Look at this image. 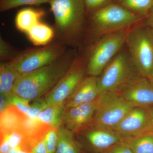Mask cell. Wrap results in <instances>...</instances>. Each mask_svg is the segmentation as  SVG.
<instances>
[{
	"instance_id": "obj_1",
	"label": "cell",
	"mask_w": 153,
	"mask_h": 153,
	"mask_svg": "<svg viewBox=\"0 0 153 153\" xmlns=\"http://www.w3.org/2000/svg\"><path fill=\"white\" fill-rule=\"evenodd\" d=\"M77 53V49L68 48L52 63L20 75L16 79L12 91L19 97L29 100L46 95L66 74Z\"/></svg>"
},
{
	"instance_id": "obj_2",
	"label": "cell",
	"mask_w": 153,
	"mask_h": 153,
	"mask_svg": "<svg viewBox=\"0 0 153 153\" xmlns=\"http://www.w3.org/2000/svg\"><path fill=\"white\" fill-rule=\"evenodd\" d=\"M49 4L55 19V40L79 49L87 22L84 0H51Z\"/></svg>"
},
{
	"instance_id": "obj_3",
	"label": "cell",
	"mask_w": 153,
	"mask_h": 153,
	"mask_svg": "<svg viewBox=\"0 0 153 153\" xmlns=\"http://www.w3.org/2000/svg\"><path fill=\"white\" fill-rule=\"evenodd\" d=\"M145 19L113 2L88 16L82 50L105 35L127 30Z\"/></svg>"
},
{
	"instance_id": "obj_4",
	"label": "cell",
	"mask_w": 153,
	"mask_h": 153,
	"mask_svg": "<svg viewBox=\"0 0 153 153\" xmlns=\"http://www.w3.org/2000/svg\"><path fill=\"white\" fill-rule=\"evenodd\" d=\"M102 36L78 52L85 56L88 76H98L125 45L130 29Z\"/></svg>"
},
{
	"instance_id": "obj_5",
	"label": "cell",
	"mask_w": 153,
	"mask_h": 153,
	"mask_svg": "<svg viewBox=\"0 0 153 153\" xmlns=\"http://www.w3.org/2000/svg\"><path fill=\"white\" fill-rule=\"evenodd\" d=\"M144 20L130 29L125 45L137 71L149 80L153 73V32Z\"/></svg>"
},
{
	"instance_id": "obj_6",
	"label": "cell",
	"mask_w": 153,
	"mask_h": 153,
	"mask_svg": "<svg viewBox=\"0 0 153 153\" xmlns=\"http://www.w3.org/2000/svg\"><path fill=\"white\" fill-rule=\"evenodd\" d=\"M139 75L127 49H122L97 76L99 95L118 92Z\"/></svg>"
},
{
	"instance_id": "obj_7",
	"label": "cell",
	"mask_w": 153,
	"mask_h": 153,
	"mask_svg": "<svg viewBox=\"0 0 153 153\" xmlns=\"http://www.w3.org/2000/svg\"><path fill=\"white\" fill-rule=\"evenodd\" d=\"M68 48L65 44L55 39L46 46L20 51L18 56L10 63L20 76L52 63Z\"/></svg>"
},
{
	"instance_id": "obj_8",
	"label": "cell",
	"mask_w": 153,
	"mask_h": 153,
	"mask_svg": "<svg viewBox=\"0 0 153 153\" xmlns=\"http://www.w3.org/2000/svg\"><path fill=\"white\" fill-rule=\"evenodd\" d=\"M134 107L118 92L102 94L98 97V104L91 126L95 128L113 130Z\"/></svg>"
},
{
	"instance_id": "obj_9",
	"label": "cell",
	"mask_w": 153,
	"mask_h": 153,
	"mask_svg": "<svg viewBox=\"0 0 153 153\" xmlns=\"http://www.w3.org/2000/svg\"><path fill=\"white\" fill-rule=\"evenodd\" d=\"M86 76L87 66L85 56L78 52L66 74L46 94L45 100L48 106L66 101Z\"/></svg>"
},
{
	"instance_id": "obj_10",
	"label": "cell",
	"mask_w": 153,
	"mask_h": 153,
	"mask_svg": "<svg viewBox=\"0 0 153 153\" xmlns=\"http://www.w3.org/2000/svg\"><path fill=\"white\" fill-rule=\"evenodd\" d=\"M113 130L121 137L139 135L153 131L148 108L134 107Z\"/></svg>"
},
{
	"instance_id": "obj_11",
	"label": "cell",
	"mask_w": 153,
	"mask_h": 153,
	"mask_svg": "<svg viewBox=\"0 0 153 153\" xmlns=\"http://www.w3.org/2000/svg\"><path fill=\"white\" fill-rule=\"evenodd\" d=\"M118 92L134 106L146 108L153 106V85L141 75L134 78Z\"/></svg>"
},
{
	"instance_id": "obj_12",
	"label": "cell",
	"mask_w": 153,
	"mask_h": 153,
	"mask_svg": "<svg viewBox=\"0 0 153 153\" xmlns=\"http://www.w3.org/2000/svg\"><path fill=\"white\" fill-rule=\"evenodd\" d=\"M97 104L98 98L89 103L66 108L63 125L73 132L91 126Z\"/></svg>"
},
{
	"instance_id": "obj_13",
	"label": "cell",
	"mask_w": 153,
	"mask_h": 153,
	"mask_svg": "<svg viewBox=\"0 0 153 153\" xmlns=\"http://www.w3.org/2000/svg\"><path fill=\"white\" fill-rule=\"evenodd\" d=\"M85 141L96 153H101L120 143L122 137L113 129L92 128L85 134Z\"/></svg>"
},
{
	"instance_id": "obj_14",
	"label": "cell",
	"mask_w": 153,
	"mask_h": 153,
	"mask_svg": "<svg viewBox=\"0 0 153 153\" xmlns=\"http://www.w3.org/2000/svg\"><path fill=\"white\" fill-rule=\"evenodd\" d=\"M99 95L97 76L87 75L66 100V108L91 102Z\"/></svg>"
},
{
	"instance_id": "obj_15",
	"label": "cell",
	"mask_w": 153,
	"mask_h": 153,
	"mask_svg": "<svg viewBox=\"0 0 153 153\" xmlns=\"http://www.w3.org/2000/svg\"><path fill=\"white\" fill-rule=\"evenodd\" d=\"M28 117L16 107L10 105L1 114V133L9 134L21 128Z\"/></svg>"
},
{
	"instance_id": "obj_16",
	"label": "cell",
	"mask_w": 153,
	"mask_h": 153,
	"mask_svg": "<svg viewBox=\"0 0 153 153\" xmlns=\"http://www.w3.org/2000/svg\"><path fill=\"white\" fill-rule=\"evenodd\" d=\"M46 14L41 9L33 8L22 9L17 13L15 18V25L19 31L27 34L33 27L41 22Z\"/></svg>"
},
{
	"instance_id": "obj_17",
	"label": "cell",
	"mask_w": 153,
	"mask_h": 153,
	"mask_svg": "<svg viewBox=\"0 0 153 153\" xmlns=\"http://www.w3.org/2000/svg\"><path fill=\"white\" fill-rule=\"evenodd\" d=\"M120 143L133 153H153V131L139 135L122 137Z\"/></svg>"
},
{
	"instance_id": "obj_18",
	"label": "cell",
	"mask_w": 153,
	"mask_h": 153,
	"mask_svg": "<svg viewBox=\"0 0 153 153\" xmlns=\"http://www.w3.org/2000/svg\"><path fill=\"white\" fill-rule=\"evenodd\" d=\"M66 109V101L49 105L39 114L37 119L50 127L59 128L63 125Z\"/></svg>"
},
{
	"instance_id": "obj_19",
	"label": "cell",
	"mask_w": 153,
	"mask_h": 153,
	"mask_svg": "<svg viewBox=\"0 0 153 153\" xmlns=\"http://www.w3.org/2000/svg\"><path fill=\"white\" fill-rule=\"evenodd\" d=\"M32 44L36 47H43L48 45L55 40L54 28L41 22L35 25L27 33Z\"/></svg>"
},
{
	"instance_id": "obj_20",
	"label": "cell",
	"mask_w": 153,
	"mask_h": 153,
	"mask_svg": "<svg viewBox=\"0 0 153 153\" xmlns=\"http://www.w3.org/2000/svg\"><path fill=\"white\" fill-rule=\"evenodd\" d=\"M55 153H82L74 139L73 132L63 125L58 128V141Z\"/></svg>"
},
{
	"instance_id": "obj_21",
	"label": "cell",
	"mask_w": 153,
	"mask_h": 153,
	"mask_svg": "<svg viewBox=\"0 0 153 153\" xmlns=\"http://www.w3.org/2000/svg\"><path fill=\"white\" fill-rule=\"evenodd\" d=\"M19 74L10 62H1L0 94L7 95L12 91L14 83Z\"/></svg>"
},
{
	"instance_id": "obj_22",
	"label": "cell",
	"mask_w": 153,
	"mask_h": 153,
	"mask_svg": "<svg viewBox=\"0 0 153 153\" xmlns=\"http://www.w3.org/2000/svg\"><path fill=\"white\" fill-rule=\"evenodd\" d=\"M113 2L145 19L153 7V0H114Z\"/></svg>"
},
{
	"instance_id": "obj_23",
	"label": "cell",
	"mask_w": 153,
	"mask_h": 153,
	"mask_svg": "<svg viewBox=\"0 0 153 153\" xmlns=\"http://www.w3.org/2000/svg\"><path fill=\"white\" fill-rule=\"evenodd\" d=\"M51 0H0V11L9 10L25 5H38L49 3Z\"/></svg>"
},
{
	"instance_id": "obj_24",
	"label": "cell",
	"mask_w": 153,
	"mask_h": 153,
	"mask_svg": "<svg viewBox=\"0 0 153 153\" xmlns=\"http://www.w3.org/2000/svg\"><path fill=\"white\" fill-rule=\"evenodd\" d=\"M20 51L0 37V60L7 63L13 60L19 55Z\"/></svg>"
},
{
	"instance_id": "obj_25",
	"label": "cell",
	"mask_w": 153,
	"mask_h": 153,
	"mask_svg": "<svg viewBox=\"0 0 153 153\" xmlns=\"http://www.w3.org/2000/svg\"><path fill=\"white\" fill-rule=\"evenodd\" d=\"M59 128H50L44 135V140L49 153H55L58 141Z\"/></svg>"
},
{
	"instance_id": "obj_26",
	"label": "cell",
	"mask_w": 153,
	"mask_h": 153,
	"mask_svg": "<svg viewBox=\"0 0 153 153\" xmlns=\"http://www.w3.org/2000/svg\"><path fill=\"white\" fill-rule=\"evenodd\" d=\"M113 2L114 0H84L87 16Z\"/></svg>"
},
{
	"instance_id": "obj_27",
	"label": "cell",
	"mask_w": 153,
	"mask_h": 153,
	"mask_svg": "<svg viewBox=\"0 0 153 153\" xmlns=\"http://www.w3.org/2000/svg\"><path fill=\"white\" fill-rule=\"evenodd\" d=\"M101 153H133L127 147L119 143Z\"/></svg>"
},
{
	"instance_id": "obj_28",
	"label": "cell",
	"mask_w": 153,
	"mask_h": 153,
	"mask_svg": "<svg viewBox=\"0 0 153 153\" xmlns=\"http://www.w3.org/2000/svg\"><path fill=\"white\" fill-rule=\"evenodd\" d=\"M10 149L9 141V134L1 133L0 153H7Z\"/></svg>"
},
{
	"instance_id": "obj_29",
	"label": "cell",
	"mask_w": 153,
	"mask_h": 153,
	"mask_svg": "<svg viewBox=\"0 0 153 153\" xmlns=\"http://www.w3.org/2000/svg\"><path fill=\"white\" fill-rule=\"evenodd\" d=\"M33 149L35 153H49L45 143L44 136L35 143Z\"/></svg>"
},
{
	"instance_id": "obj_30",
	"label": "cell",
	"mask_w": 153,
	"mask_h": 153,
	"mask_svg": "<svg viewBox=\"0 0 153 153\" xmlns=\"http://www.w3.org/2000/svg\"><path fill=\"white\" fill-rule=\"evenodd\" d=\"M9 105L7 95H1L0 97V114L4 111Z\"/></svg>"
},
{
	"instance_id": "obj_31",
	"label": "cell",
	"mask_w": 153,
	"mask_h": 153,
	"mask_svg": "<svg viewBox=\"0 0 153 153\" xmlns=\"http://www.w3.org/2000/svg\"><path fill=\"white\" fill-rule=\"evenodd\" d=\"M145 24L153 32V7L144 20Z\"/></svg>"
},
{
	"instance_id": "obj_32",
	"label": "cell",
	"mask_w": 153,
	"mask_h": 153,
	"mask_svg": "<svg viewBox=\"0 0 153 153\" xmlns=\"http://www.w3.org/2000/svg\"><path fill=\"white\" fill-rule=\"evenodd\" d=\"M17 153H35L33 149H21Z\"/></svg>"
},
{
	"instance_id": "obj_33",
	"label": "cell",
	"mask_w": 153,
	"mask_h": 153,
	"mask_svg": "<svg viewBox=\"0 0 153 153\" xmlns=\"http://www.w3.org/2000/svg\"><path fill=\"white\" fill-rule=\"evenodd\" d=\"M21 149V148L18 147L10 148L7 153H17L19 150Z\"/></svg>"
},
{
	"instance_id": "obj_34",
	"label": "cell",
	"mask_w": 153,
	"mask_h": 153,
	"mask_svg": "<svg viewBox=\"0 0 153 153\" xmlns=\"http://www.w3.org/2000/svg\"><path fill=\"white\" fill-rule=\"evenodd\" d=\"M147 108L149 113L150 115L153 129V106L150 107L148 108Z\"/></svg>"
},
{
	"instance_id": "obj_35",
	"label": "cell",
	"mask_w": 153,
	"mask_h": 153,
	"mask_svg": "<svg viewBox=\"0 0 153 153\" xmlns=\"http://www.w3.org/2000/svg\"><path fill=\"white\" fill-rule=\"evenodd\" d=\"M149 81L151 82V83H152V85H153V73L152 75V76H151L150 79H149Z\"/></svg>"
},
{
	"instance_id": "obj_36",
	"label": "cell",
	"mask_w": 153,
	"mask_h": 153,
	"mask_svg": "<svg viewBox=\"0 0 153 153\" xmlns=\"http://www.w3.org/2000/svg\"></svg>"
}]
</instances>
